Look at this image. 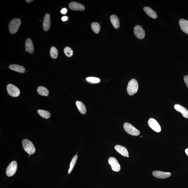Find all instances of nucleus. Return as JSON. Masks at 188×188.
<instances>
[{"mask_svg": "<svg viewBox=\"0 0 188 188\" xmlns=\"http://www.w3.org/2000/svg\"><path fill=\"white\" fill-rule=\"evenodd\" d=\"M40 21H41V20H40Z\"/></svg>", "mask_w": 188, "mask_h": 188, "instance_id": "nucleus-35", "label": "nucleus"}, {"mask_svg": "<svg viewBox=\"0 0 188 188\" xmlns=\"http://www.w3.org/2000/svg\"><path fill=\"white\" fill-rule=\"evenodd\" d=\"M51 26V17L49 14L45 15L43 22V28L45 31H48Z\"/></svg>", "mask_w": 188, "mask_h": 188, "instance_id": "nucleus-12", "label": "nucleus"}, {"mask_svg": "<svg viewBox=\"0 0 188 188\" xmlns=\"http://www.w3.org/2000/svg\"><path fill=\"white\" fill-rule=\"evenodd\" d=\"M76 104L79 111L80 112L81 114H85L86 112H87V110H86V108L84 104L82 102H81V101H79L76 102Z\"/></svg>", "mask_w": 188, "mask_h": 188, "instance_id": "nucleus-21", "label": "nucleus"}, {"mask_svg": "<svg viewBox=\"0 0 188 188\" xmlns=\"http://www.w3.org/2000/svg\"><path fill=\"white\" fill-rule=\"evenodd\" d=\"M21 23L20 18H15L11 20L9 25V31L10 33L12 34L17 33Z\"/></svg>", "mask_w": 188, "mask_h": 188, "instance_id": "nucleus-3", "label": "nucleus"}, {"mask_svg": "<svg viewBox=\"0 0 188 188\" xmlns=\"http://www.w3.org/2000/svg\"><path fill=\"white\" fill-rule=\"evenodd\" d=\"M9 69L20 73H24L26 71V69L22 65L16 64H12L9 66Z\"/></svg>", "mask_w": 188, "mask_h": 188, "instance_id": "nucleus-15", "label": "nucleus"}, {"mask_svg": "<svg viewBox=\"0 0 188 188\" xmlns=\"http://www.w3.org/2000/svg\"><path fill=\"white\" fill-rule=\"evenodd\" d=\"M17 167L18 164L16 161H13L11 162L6 169L7 175L10 177L14 175L17 171Z\"/></svg>", "mask_w": 188, "mask_h": 188, "instance_id": "nucleus-6", "label": "nucleus"}, {"mask_svg": "<svg viewBox=\"0 0 188 188\" xmlns=\"http://www.w3.org/2000/svg\"><path fill=\"white\" fill-rule=\"evenodd\" d=\"M58 53V49L55 47H52L50 49V55L51 58L53 59L57 58Z\"/></svg>", "mask_w": 188, "mask_h": 188, "instance_id": "nucleus-25", "label": "nucleus"}, {"mask_svg": "<svg viewBox=\"0 0 188 188\" xmlns=\"http://www.w3.org/2000/svg\"><path fill=\"white\" fill-rule=\"evenodd\" d=\"M67 12V9L66 8H63L61 11V13L63 14H65Z\"/></svg>", "mask_w": 188, "mask_h": 188, "instance_id": "nucleus-29", "label": "nucleus"}, {"mask_svg": "<svg viewBox=\"0 0 188 188\" xmlns=\"http://www.w3.org/2000/svg\"><path fill=\"white\" fill-rule=\"evenodd\" d=\"M134 33L135 35L139 39L144 38L145 33L142 27L139 25L135 26L134 28Z\"/></svg>", "mask_w": 188, "mask_h": 188, "instance_id": "nucleus-9", "label": "nucleus"}, {"mask_svg": "<svg viewBox=\"0 0 188 188\" xmlns=\"http://www.w3.org/2000/svg\"><path fill=\"white\" fill-rule=\"evenodd\" d=\"M23 147L26 152L29 155H33L35 152V147L30 140L27 139H24L22 141Z\"/></svg>", "mask_w": 188, "mask_h": 188, "instance_id": "nucleus-2", "label": "nucleus"}, {"mask_svg": "<svg viewBox=\"0 0 188 188\" xmlns=\"http://www.w3.org/2000/svg\"><path fill=\"white\" fill-rule=\"evenodd\" d=\"M92 30L96 33H98L100 31L101 27L100 25L98 23L93 22L91 24Z\"/></svg>", "mask_w": 188, "mask_h": 188, "instance_id": "nucleus-24", "label": "nucleus"}, {"mask_svg": "<svg viewBox=\"0 0 188 188\" xmlns=\"http://www.w3.org/2000/svg\"><path fill=\"white\" fill-rule=\"evenodd\" d=\"M29 157H30V155H29Z\"/></svg>", "mask_w": 188, "mask_h": 188, "instance_id": "nucleus-34", "label": "nucleus"}, {"mask_svg": "<svg viewBox=\"0 0 188 188\" xmlns=\"http://www.w3.org/2000/svg\"><path fill=\"white\" fill-rule=\"evenodd\" d=\"M174 108L177 112L182 113L183 117L188 119V110L186 108L179 104H176L174 106Z\"/></svg>", "mask_w": 188, "mask_h": 188, "instance_id": "nucleus-13", "label": "nucleus"}, {"mask_svg": "<svg viewBox=\"0 0 188 188\" xmlns=\"http://www.w3.org/2000/svg\"><path fill=\"white\" fill-rule=\"evenodd\" d=\"M127 157H128V158H129V155H128V156H127Z\"/></svg>", "mask_w": 188, "mask_h": 188, "instance_id": "nucleus-33", "label": "nucleus"}, {"mask_svg": "<svg viewBox=\"0 0 188 188\" xmlns=\"http://www.w3.org/2000/svg\"><path fill=\"white\" fill-rule=\"evenodd\" d=\"M26 1L27 2V3H30L31 2L33 1V0H27V1L26 0Z\"/></svg>", "mask_w": 188, "mask_h": 188, "instance_id": "nucleus-31", "label": "nucleus"}, {"mask_svg": "<svg viewBox=\"0 0 188 188\" xmlns=\"http://www.w3.org/2000/svg\"><path fill=\"white\" fill-rule=\"evenodd\" d=\"M139 89V84L135 79H133L129 82L127 90L130 96H133L136 93Z\"/></svg>", "mask_w": 188, "mask_h": 188, "instance_id": "nucleus-1", "label": "nucleus"}, {"mask_svg": "<svg viewBox=\"0 0 188 188\" xmlns=\"http://www.w3.org/2000/svg\"><path fill=\"white\" fill-rule=\"evenodd\" d=\"M179 23L181 30L188 35V21L184 19H181L179 21Z\"/></svg>", "mask_w": 188, "mask_h": 188, "instance_id": "nucleus-16", "label": "nucleus"}, {"mask_svg": "<svg viewBox=\"0 0 188 188\" xmlns=\"http://www.w3.org/2000/svg\"><path fill=\"white\" fill-rule=\"evenodd\" d=\"M184 80L186 85L188 88V75H186L184 77Z\"/></svg>", "mask_w": 188, "mask_h": 188, "instance_id": "nucleus-28", "label": "nucleus"}, {"mask_svg": "<svg viewBox=\"0 0 188 188\" xmlns=\"http://www.w3.org/2000/svg\"><path fill=\"white\" fill-rule=\"evenodd\" d=\"M148 123L149 126L155 132H160L161 131V127L159 124L155 119L153 118L149 119Z\"/></svg>", "mask_w": 188, "mask_h": 188, "instance_id": "nucleus-8", "label": "nucleus"}, {"mask_svg": "<svg viewBox=\"0 0 188 188\" xmlns=\"http://www.w3.org/2000/svg\"><path fill=\"white\" fill-rule=\"evenodd\" d=\"M185 152L188 157V148L185 149Z\"/></svg>", "mask_w": 188, "mask_h": 188, "instance_id": "nucleus-32", "label": "nucleus"}, {"mask_svg": "<svg viewBox=\"0 0 188 188\" xmlns=\"http://www.w3.org/2000/svg\"><path fill=\"white\" fill-rule=\"evenodd\" d=\"M86 80L90 82L94 83H98L100 81V79L99 78L93 77H88L86 78Z\"/></svg>", "mask_w": 188, "mask_h": 188, "instance_id": "nucleus-27", "label": "nucleus"}, {"mask_svg": "<svg viewBox=\"0 0 188 188\" xmlns=\"http://www.w3.org/2000/svg\"><path fill=\"white\" fill-rule=\"evenodd\" d=\"M26 52L33 53L34 52V47L32 41L30 38H28L25 42Z\"/></svg>", "mask_w": 188, "mask_h": 188, "instance_id": "nucleus-17", "label": "nucleus"}, {"mask_svg": "<svg viewBox=\"0 0 188 188\" xmlns=\"http://www.w3.org/2000/svg\"><path fill=\"white\" fill-rule=\"evenodd\" d=\"M62 19L63 21H66L68 19V17L66 16L63 17L62 18Z\"/></svg>", "mask_w": 188, "mask_h": 188, "instance_id": "nucleus-30", "label": "nucleus"}, {"mask_svg": "<svg viewBox=\"0 0 188 188\" xmlns=\"http://www.w3.org/2000/svg\"><path fill=\"white\" fill-rule=\"evenodd\" d=\"M144 10L149 17L155 19L157 18L158 15L155 11L149 7H145Z\"/></svg>", "mask_w": 188, "mask_h": 188, "instance_id": "nucleus-18", "label": "nucleus"}, {"mask_svg": "<svg viewBox=\"0 0 188 188\" xmlns=\"http://www.w3.org/2000/svg\"><path fill=\"white\" fill-rule=\"evenodd\" d=\"M78 158V155H76L74 156V157L72 158V159L71 162V164H70V167L69 169V171H68V174H70L71 173L72 171L73 170L74 167L75 166L76 164L77 160Z\"/></svg>", "mask_w": 188, "mask_h": 188, "instance_id": "nucleus-23", "label": "nucleus"}, {"mask_svg": "<svg viewBox=\"0 0 188 188\" xmlns=\"http://www.w3.org/2000/svg\"><path fill=\"white\" fill-rule=\"evenodd\" d=\"M37 91L38 94L42 96L47 97L49 94V91L43 86H40L37 88Z\"/></svg>", "mask_w": 188, "mask_h": 188, "instance_id": "nucleus-20", "label": "nucleus"}, {"mask_svg": "<svg viewBox=\"0 0 188 188\" xmlns=\"http://www.w3.org/2000/svg\"><path fill=\"white\" fill-rule=\"evenodd\" d=\"M69 7L71 10L75 11H83L85 9L84 6L82 4L75 2H72L70 3Z\"/></svg>", "mask_w": 188, "mask_h": 188, "instance_id": "nucleus-10", "label": "nucleus"}, {"mask_svg": "<svg viewBox=\"0 0 188 188\" xmlns=\"http://www.w3.org/2000/svg\"><path fill=\"white\" fill-rule=\"evenodd\" d=\"M115 149L118 152L124 157H127L129 155L127 149L123 146L120 145H117L115 146Z\"/></svg>", "mask_w": 188, "mask_h": 188, "instance_id": "nucleus-14", "label": "nucleus"}, {"mask_svg": "<svg viewBox=\"0 0 188 188\" xmlns=\"http://www.w3.org/2000/svg\"><path fill=\"white\" fill-rule=\"evenodd\" d=\"M37 113L40 116L45 119H48L51 116V114L48 111L39 110Z\"/></svg>", "mask_w": 188, "mask_h": 188, "instance_id": "nucleus-22", "label": "nucleus"}, {"mask_svg": "<svg viewBox=\"0 0 188 188\" xmlns=\"http://www.w3.org/2000/svg\"><path fill=\"white\" fill-rule=\"evenodd\" d=\"M152 174L155 177L159 179H166L170 177L171 175L170 173L159 171H154Z\"/></svg>", "mask_w": 188, "mask_h": 188, "instance_id": "nucleus-11", "label": "nucleus"}, {"mask_svg": "<svg viewBox=\"0 0 188 188\" xmlns=\"http://www.w3.org/2000/svg\"><path fill=\"white\" fill-rule=\"evenodd\" d=\"M64 53L68 57H71L73 55V51L71 47L67 46L65 47L64 49Z\"/></svg>", "mask_w": 188, "mask_h": 188, "instance_id": "nucleus-26", "label": "nucleus"}, {"mask_svg": "<svg viewBox=\"0 0 188 188\" xmlns=\"http://www.w3.org/2000/svg\"><path fill=\"white\" fill-rule=\"evenodd\" d=\"M108 163L111 166L113 171L115 172H119L120 170V165L116 158L114 157L110 158H109Z\"/></svg>", "mask_w": 188, "mask_h": 188, "instance_id": "nucleus-7", "label": "nucleus"}, {"mask_svg": "<svg viewBox=\"0 0 188 188\" xmlns=\"http://www.w3.org/2000/svg\"><path fill=\"white\" fill-rule=\"evenodd\" d=\"M123 127L126 132L131 135L137 136L140 134L139 130L129 123L126 122L124 124Z\"/></svg>", "mask_w": 188, "mask_h": 188, "instance_id": "nucleus-4", "label": "nucleus"}, {"mask_svg": "<svg viewBox=\"0 0 188 188\" xmlns=\"http://www.w3.org/2000/svg\"><path fill=\"white\" fill-rule=\"evenodd\" d=\"M6 89L8 94L11 97H17L19 96L20 91L16 86L10 84L7 86Z\"/></svg>", "mask_w": 188, "mask_h": 188, "instance_id": "nucleus-5", "label": "nucleus"}, {"mask_svg": "<svg viewBox=\"0 0 188 188\" xmlns=\"http://www.w3.org/2000/svg\"><path fill=\"white\" fill-rule=\"evenodd\" d=\"M110 20L113 27L118 29L120 26V23L118 17L115 15H112L110 17Z\"/></svg>", "mask_w": 188, "mask_h": 188, "instance_id": "nucleus-19", "label": "nucleus"}]
</instances>
